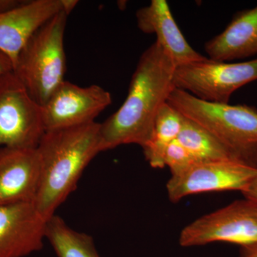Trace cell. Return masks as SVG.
<instances>
[{"label": "cell", "instance_id": "cell-16", "mask_svg": "<svg viewBox=\"0 0 257 257\" xmlns=\"http://www.w3.org/2000/svg\"><path fill=\"white\" fill-rule=\"evenodd\" d=\"M45 236L57 257H101L90 235L72 229L56 214L47 221Z\"/></svg>", "mask_w": 257, "mask_h": 257}, {"label": "cell", "instance_id": "cell-6", "mask_svg": "<svg viewBox=\"0 0 257 257\" xmlns=\"http://www.w3.org/2000/svg\"><path fill=\"white\" fill-rule=\"evenodd\" d=\"M257 80V58L239 62L210 59L176 67L174 84L202 100L229 104L233 93Z\"/></svg>", "mask_w": 257, "mask_h": 257}, {"label": "cell", "instance_id": "cell-3", "mask_svg": "<svg viewBox=\"0 0 257 257\" xmlns=\"http://www.w3.org/2000/svg\"><path fill=\"white\" fill-rule=\"evenodd\" d=\"M167 102L207 130L233 160L257 169V109L254 106L204 101L176 87Z\"/></svg>", "mask_w": 257, "mask_h": 257}, {"label": "cell", "instance_id": "cell-22", "mask_svg": "<svg viewBox=\"0 0 257 257\" xmlns=\"http://www.w3.org/2000/svg\"><path fill=\"white\" fill-rule=\"evenodd\" d=\"M239 257H257V244L241 247Z\"/></svg>", "mask_w": 257, "mask_h": 257}, {"label": "cell", "instance_id": "cell-11", "mask_svg": "<svg viewBox=\"0 0 257 257\" xmlns=\"http://www.w3.org/2000/svg\"><path fill=\"white\" fill-rule=\"evenodd\" d=\"M46 224L33 202L0 204V257H25L40 251Z\"/></svg>", "mask_w": 257, "mask_h": 257}, {"label": "cell", "instance_id": "cell-5", "mask_svg": "<svg viewBox=\"0 0 257 257\" xmlns=\"http://www.w3.org/2000/svg\"><path fill=\"white\" fill-rule=\"evenodd\" d=\"M45 132L42 106L13 70L0 76V148L36 149Z\"/></svg>", "mask_w": 257, "mask_h": 257}, {"label": "cell", "instance_id": "cell-14", "mask_svg": "<svg viewBox=\"0 0 257 257\" xmlns=\"http://www.w3.org/2000/svg\"><path fill=\"white\" fill-rule=\"evenodd\" d=\"M208 58L231 62L257 55V5L238 12L219 35L204 45Z\"/></svg>", "mask_w": 257, "mask_h": 257}, {"label": "cell", "instance_id": "cell-9", "mask_svg": "<svg viewBox=\"0 0 257 257\" xmlns=\"http://www.w3.org/2000/svg\"><path fill=\"white\" fill-rule=\"evenodd\" d=\"M111 101L110 93L100 86L80 87L64 80L42 106L45 130L77 127L94 122Z\"/></svg>", "mask_w": 257, "mask_h": 257}, {"label": "cell", "instance_id": "cell-13", "mask_svg": "<svg viewBox=\"0 0 257 257\" xmlns=\"http://www.w3.org/2000/svg\"><path fill=\"white\" fill-rule=\"evenodd\" d=\"M136 19L142 32L155 35L156 42L172 57L176 67L207 58L187 41L166 0H152L148 6L137 11Z\"/></svg>", "mask_w": 257, "mask_h": 257}, {"label": "cell", "instance_id": "cell-18", "mask_svg": "<svg viewBox=\"0 0 257 257\" xmlns=\"http://www.w3.org/2000/svg\"><path fill=\"white\" fill-rule=\"evenodd\" d=\"M199 163L178 141L173 142L166 151L164 164L170 169L171 176L177 175Z\"/></svg>", "mask_w": 257, "mask_h": 257}, {"label": "cell", "instance_id": "cell-7", "mask_svg": "<svg viewBox=\"0 0 257 257\" xmlns=\"http://www.w3.org/2000/svg\"><path fill=\"white\" fill-rule=\"evenodd\" d=\"M227 242L243 246L257 244V202L244 198L206 214L182 229V247Z\"/></svg>", "mask_w": 257, "mask_h": 257}, {"label": "cell", "instance_id": "cell-21", "mask_svg": "<svg viewBox=\"0 0 257 257\" xmlns=\"http://www.w3.org/2000/svg\"><path fill=\"white\" fill-rule=\"evenodd\" d=\"M22 3L20 0H0V13L13 9Z\"/></svg>", "mask_w": 257, "mask_h": 257}, {"label": "cell", "instance_id": "cell-1", "mask_svg": "<svg viewBox=\"0 0 257 257\" xmlns=\"http://www.w3.org/2000/svg\"><path fill=\"white\" fill-rule=\"evenodd\" d=\"M176 65L155 41L142 54L132 77L127 96L99 128L101 152L135 144L143 148L151 138L160 108L175 89Z\"/></svg>", "mask_w": 257, "mask_h": 257}, {"label": "cell", "instance_id": "cell-15", "mask_svg": "<svg viewBox=\"0 0 257 257\" xmlns=\"http://www.w3.org/2000/svg\"><path fill=\"white\" fill-rule=\"evenodd\" d=\"M183 124V116L166 102L159 111L151 138L143 150L152 168L163 169L164 159L169 146L177 140Z\"/></svg>", "mask_w": 257, "mask_h": 257}, {"label": "cell", "instance_id": "cell-10", "mask_svg": "<svg viewBox=\"0 0 257 257\" xmlns=\"http://www.w3.org/2000/svg\"><path fill=\"white\" fill-rule=\"evenodd\" d=\"M76 0H32L0 13V52L8 56L13 67L19 54L37 29L62 11L70 14Z\"/></svg>", "mask_w": 257, "mask_h": 257}, {"label": "cell", "instance_id": "cell-8", "mask_svg": "<svg viewBox=\"0 0 257 257\" xmlns=\"http://www.w3.org/2000/svg\"><path fill=\"white\" fill-rule=\"evenodd\" d=\"M257 175V169L236 161L199 162L177 175L166 185L171 202L202 193L244 190Z\"/></svg>", "mask_w": 257, "mask_h": 257}, {"label": "cell", "instance_id": "cell-4", "mask_svg": "<svg viewBox=\"0 0 257 257\" xmlns=\"http://www.w3.org/2000/svg\"><path fill=\"white\" fill-rule=\"evenodd\" d=\"M69 15L61 12L37 29L13 67L15 75L42 106L64 81L67 60L64 39Z\"/></svg>", "mask_w": 257, "mask_h": 257}, {"label": "cell", "instance_id": "cell-20", "mask_svg": "<svg viewBox=\"0 0 257 257\" xmlns=\"http://www.w3.org/2000/svg\"><path fill=\"white\" fill-rule=\"evenodd\" d=\"M13 70V63L6 55L0 52V76Z\"/></svg>", "mask_w": 257, "mask_h": 257}, {"label": "cell", "instance_id": "cell-12", "mask_svg": "<svg viewBox=\"0 0 257 257\" xmlns=\"http://www.w3.org/2000/svg\"><path fill=\"white\" fill-rule=\"evenodd\" d=\"M40 179L36 149L0 148V204L35 202Z\"/></svg>", "mask_w": 257, "mask_h": 257}, {"label": "cell", "instance_id": "cell-2", "mask_svg": "<svg viewBox=\"0 0 257 257\" xmlns=\"http://www.w3.org/2000/svg\"><path fill=\"white\" fill-rule=\"evenodd\" d=\"M100 123L45 132L36 150L40 179L35 204L47 221L77 187L83 172L100 153Z\"/></svg>", "mask_w": 257, "mask_h": 257}, {"label": "cell", "instance_id": "cell-19", "mask_svg": "<svg viewBox=\"0 0 257 257\" xmlns=\"http://www.w3.org/2000/svg\"><path fill=\"white\" fill-rule=\"evenodd\" d=\"M241 193L244 198L257 202V175Z\"/></svg>", "mask_w": 257, "mask_h": 257}, {"label": "cell", "instance_id": "cell-17", "mask_svg": "<svg viewBox=\"0 0 257 257\" xmlns=\"http://www.w3.org/2000/svg\"><path fill=\"white\" fill-rule=\"evenodd\" d=\"M177 141L198 162L234 161L226 149L207 130L184 116Z\"/></svg>", "mask_w": 257, "mask_h": 257}]
</instances>
